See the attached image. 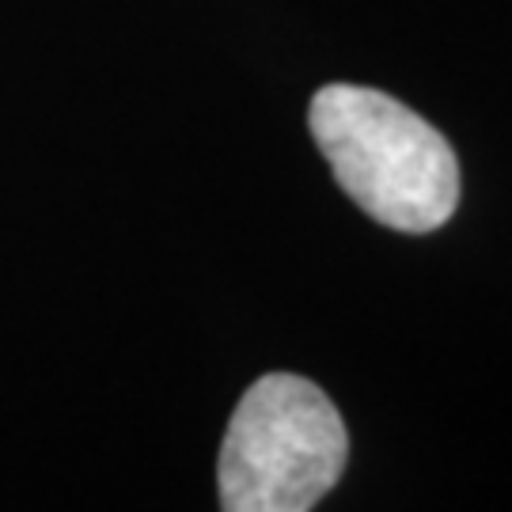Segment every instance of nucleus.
Wrapping results in <instances>:
<instances>
[{"mask_svg":"<svg viewBox=\"0 0 512 512\" xmlns=\"http://www.w3.org/2000/svg\"><path fill=\"white\" fill-rule=\"evenodd\" d=\"M308 126L338 186L372 220L395 232H433L456 213V152L399 99L330 84L311 99Z\"/></svg>","mask_w":512,"mask_h":512,"instance_id":"1","label":"nucleus"},{"mask_svg":"<svg viewBox=\"0 0 512 512\" xmlns=\"http://www.w3.org/2000/svg\"><path fill=\"white\" fill-rule=\"evenodd\" d=\"M346 421L319 387L270 372L247 387L220 444L217 486L228 512H308L346 471Z\"/></svg>","mask_w":512,"mask_h":512,"instance_id":"2","label":"nucleus"}]
</instances>
